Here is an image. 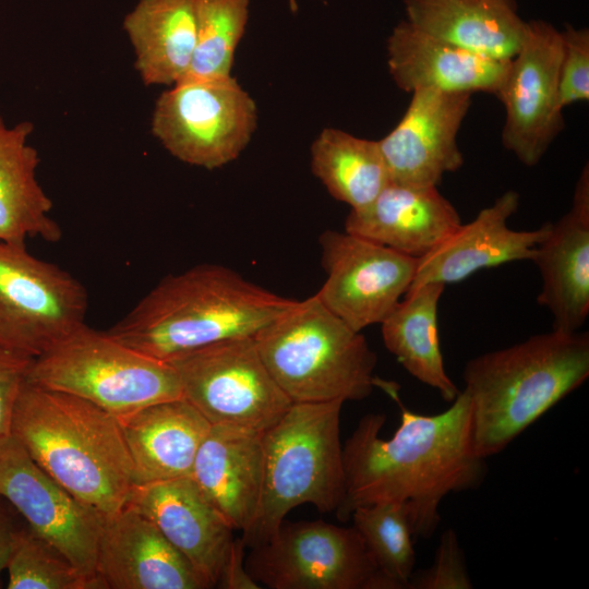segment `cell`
Segmentation results:
<instances>
[{
  "mask_svg": "<svg viewBox=\"0 0 589 589\" xmlns=\"http://www.w3.org/2000/svg\"><path fill=\"white\" fill-rule=\"evenodd\" d=\"M400 408V423L389 440L380 437L386 416H363L342 445L345 494L336 509L350 519L360 506L406 503L413 538L428 539L441 522L440 505L449 493L478 489L488 474L473 447L471 404L462 389L448 409L426 416L407 409L398 387L380 378Z\"/></svg>",
  "mask_w": 589,
  "mask_h": 589,
  "instance_id": "obj_1",
  "label": "cell"
},
{
  "mask_svg": "<svg viewBox=\"0 0 589 589\" xmlns=\"http://www.w3.org/2000/svg\"><path fill=\"white\" fill-rule=\"evenodd\" d=\"M296 301L228 267L202 264L161 279L106 332L167 362L217 341L254 336Z\"/></svg>",
  "mask_w": 589,
  "mask_h": 589,
  "instance_id": "obj_2",
  "label": "cell"
},
{
  "mask_svg": "<svg viewBox=\"0 0 589 589\" xmlns=\"http://www.w3.org/2000/svg\"><path fill=\"white\" fill-rule=\"evenodd\" d=\"M11 434L80 502L101 515L127 505L135 478L116 416L77 396L25 380Z\"/></svg>",
  "mask_w": 589,
  "mask_h": 589,
  "instance_id": "obj_3",
  "label": "cell"
},
{
  "mask_svg": "<svg viewBox=\"0 0 589 589\" xmlns=\"http://www.w3.org/2000/svg\"><path fill=\"white\" fill-rule=\"evenodd\" d=\"M588 376V333L552 329L470 359L462 378L476 453L500 454Z\"/></svg>",
  "mask_w": 589,
  "mask_h": 589,
  "instance_id": "obj_4",
  "label": "cell"
},
{
  "mask_svg": "<svg viewBox=\"0 0 589 589\" xmlns=\"http://www.w3.org/2000/svg\"><path fill=\"white\" fill-rule=\"evenodd\" d=\"M269 373L292 402L362 400L377 385L364 336L316 294L296 301L255 335Z\"/></svg>",
  "mask_w": 589,
  "mask_h": 589,
  "instance_id": "obj_5",
  "label": "cell"
},
{
  "mask_svg": "<svg viewBox=\"0 0 589 589\" xmlns=\"http://www.w3.org/2000/svg\"><path fill=\"white\" fill-rule=\"evenodd\" d=\"M344 401L292 402L263 432L264 474L261 501L247 546L271 539L288 513L312 504L336 512L345 494L340 413Z\"/></svg>",
  "mask_w": 589,
  "mask_h": 589,
  "instance_id": "obj_6",
  "label": "cell"
},
{
  "mask_svg": "<svg viewBox=\"0 0 589 589\" xmlns=\"http://www.w3.org/2000/svg\"><path fill=\"white\" fill-rule=\"evenodd\" d=\"M26 380L68 393L118 417L183 398L175 369L85 323L29 364Z\"/></svg>",
  "mask_w": 589,
  "mask_h": 589,
  "instance_id": "obj_7",
  "label": "cell"
},
{
  "mask_svg": "<svg viewBox=\"0 0 589 589\" xmlns=\"http://www.w3.org/2000/svg\"><path fill=\"white\" fill-rule=\"evenodd\" d=\"M256 124L253 98L230 75L179 81L157 98L151 127L173 157L212 170L239 157Z\"/></svg>",
  "mask_w": 589,
  "mask_h": 589,
  "instance_id": "obj_8",
  "label": "cell"
},
{
  "mask_svg": "<svg viewBox=\"0 0 589 589\" xmlns=\"http://www.w3.org/2000/svg\"><path fill=\"white\" fill-rule=\"evenodd\" d=\"M167 362L183 398L211 424L264 432L292 404L266 368L254 336L217 341Z\"/></svg>",
  "mask_w": 589,
  "mask_h": 589,
  "instance_id": "obj_9",
  "label": "cell"
},
{
  "mask_svg": "<svg viewBox=\"0 0 589 589\" xmlns=\"http://www.w3.org/2000/svg\"><path fill=\"white\" fill-rule=\"evenodd\" d=\"M244 566L269 589H390L358 531L324 520H284Z\"/></svg>",
  "mask_w": 589,
  "mask_h": 589,
  "instance_id": "obj_10",
  "label": "cell"
},
{
  "mask_svg": "<svg viewBox=\"0 0 589 589\" xmlns=\"http://www.w3.org/2000/svg\"><path fill=\"white\" fill-rule=\"evenodd\" d=\"M87 304L69 272L0 241V348L36 358L85 323Z\"/></svg>",
  "mask_w": 589,
  "mask_h": 589,
  "instance_id": "obj_11",
  "label": "cell"
},
{
  "mask_svg": "<svg viewBox=\"0 0 589 589\" xmlns=\"http://www.w3.org/2000/svg\"><path fill=\"white\" fill-rule=\"evenodd\" d=\"M0 496L37 534L64 554L92 584L96 575L101 514L44 471L12 435L0 437Z\"/></svg>",
  "mask_w": 589,
  "mask_h": 589,
  "instance_id": "obj_12",
  "label": "cell"
},
{
  "mask_svg": "<svg viewBox=\"0 0 589 589\" xmlns=\"http://www.w3.org/2000/svg\"><path fill=\"white\" fill-rule=\"evenodd\" d=\"M326 280L322 303L357 332L382 323L411 286L418 259L348 231L320 237Z\"/></svg>",
  "mask_w": 589,
  "mask_h": 589,
  "instance_id": "obj_13",
  "label": "cell"
},
{
  "mask_svg": "<svg viewBox=\"0 0 589 589\" xmlns=\"http://www.w3.org/2000/svg\"><path fill=\"white\" fill-rule=\"evenodd\" d=\"M562 34L544 21L527 22L495 96L505 108L502 142L526 166L537 165L563 128L558 104Z\"/></svg>",
  "mask_w": 589,
  "mask_h": 589,
  "instance_id": "obj_14",
  "label": "cell"
},
{
  "mask_svg": "<svg viewBox=\"0 0 589 589\" xmlns=\"http://www.w3.org/2000/svg\"><path fill=\"white\" fill-rule=\"evenodd\" d=\"M398 124L377 141L390 182L437 187L464 164L457 134L470 108L469 93L420 88Z\"/></svg>",
  "mask_w": 589,
  "mask_h": 589,
  "instance_id": "obj_15",
  "label": "cell"
},
{
  "mask_svg": "<svg viewBox=\"0 0 589 589\" xmlns=\"http://www.w3.org/2000/svg\"><path fill=\"white\" fill-rule=\"evenodd\" d=\"M96 575L103 589L209 588L158 528L128 504L101 516Z\"/></svg>",
  "mask_w": 589,
  "mask_h": 589,
  "instance_id": "obj_16",
  "label": "cell"
},
{
  "mask_svg": "<svg viewBox=\"0 0 589 589\" xmlns=\"http://www.w3.org/2000/svg\"><path fill=\"white\" fill-rule=\"evenodd\" d=\"M127 504L158 528L209 588L217 587L235 529L204 496L191 476L135 484Z\"/></svg>",
  "mask_w": 589,
  "mask_h": 589,
  "instance_id": "obj_17",
  "label": "cell"
},
{
  "mask_svg": "<svg viewBox=\"0 0 589 589\" xmlns=\"http://www.w3.org/2000/svg\"><path fill=\"white\" fill-rule=\"evenodd\" d=\"M519 206V194L509 190L481 209L476 218L459 227L435 249L418 259L408 290L423 284L461 281L476 272L514 261H532L545 238L550 223L533 230H514L509 218Z\"/></svg>",
  "mask_w": 589,
  "mask_h": 589,
  "instance_id": "obj_18",
  "label": "cell"
},
{
  "mask_svg": "<svg viewBox=\"0 0 589 589\" xmlns=\"http://www.w3.org/2000/svg\"><path fill=\"white\" fill-rule=\"evenodd\" d=\"M542 279L538 303L553 329L575 333L589 314V169L584 167L569 211L549 231L532 259Z\"/></svg>",
  "mask_w": 589,
  "mask_h": 589,
  "instance_id": "obj_19",
  "label": "cell"
},
{
  "mask_svg": "<svg viewBox=\"0 0 589 589\" xmlns=\"http://www.w3.org/2000/svg\"><path fill=\"white\" fill-rule=\"evenodd\" d=\"M509 63L433 37L406 20L394 27L387 39L389 73L406 93L436 88L495 95Z\"/></svg>",
  "mask_w": 589,
  "mask_h": 589,
  "instance_id": "obj_20",
  "label": "cell"
},
{
  "mask_svg": "<svg viewBox=\"0 0 589 589\" xmlns=\"http://www.w3.org/2000/svg\"><path fill=\"white\" fill-rule=\"evenodd\" d=\"M263 432L211 424L196 453L191 477L235 529L247 532L261 501Z\"/></svg>",
  "mask_w": 589,
  "mask_h": 589,
  "instance_id": "obj_21",
  "label": "cell"
},
{
  "mask_svg": "<svg viewBox=\"0 0 589 589\" xmlns=\"http://www.w3.org/2000/svg\"><path fill=\"white\" fill-rule=\"evenodd\" d=\"M461 224L455 206L437 187L389 182L361 209H350L345 230L420 259L435 249Z\"/></svg>",
  "mask_w": 589,
  "mask_h": 589,
  "instance_id": "obj_22",
  "label": "cell"
},
{
  "mask_svg": "<svg viewBox=\"0 0 589 589\" xmlns=\"http://www.w3.org/2000/svg\"><path fill=\"white\" fill-rule=\"evenodd\" d=\"M117 419L133 464L135 484L191 476L211 426L184 398L152 404Z\"/></svg>",
  "mask_w": 589,
  "mask_h": 589,
  "instance_id": "obj_23",
  "label": "cell"
},
{
  "mask_svg": "<svg viewBox=\"0 0 589 589\" xmlns=\"http://www.w3.org/2000/svg\"><path fill=\"white\" fill-rule=\"evenodd\" d=\"M405 10L416 28L495 59L510 60L527 31L509 0H405Z\"/></svg>",
  "mask_w": 589,
  "mask_h": 589,
  "instance_id": "obj_24",
  "label": "cell"
},
{
  "mask_svg": "<svg viewBox=\"0 0 589 589\" xmlns=\"http://www.w3.org/2000/svg\"><path fill=\"white\" fill-rule=\"evenodd\" d=\"M33 130L29 121L10 127L0 115V241L25 244L27 237H40L53 243L62 237L36 178L39 157L28 145Z\"/></svg>",
  "mask_w": 589,
  "mask_h": 589,
  "instance_id": "obj_25",
  "label": "cell"
},
{
  "mask_svg": "<svg viewBox=\"0 0 589 589\" xmlns=\"http://www.w3.org/2000/svg\"><path fill=\"white\" fill-rule=\"evenodd\" d=\"M123 29L145 85L172 86L183 79L196 44L194 0H139Z\"/></svg>",
  "mask_w": 589,
  "mask_h": 589,
  "instance_id": "obj_26",
  "label": "cell"
},
{
  "mask_svg": "<svg viewBox=\"0 0 589 589\" xmlns=\"http://www.w3.org/2000/svg\"><path fill=\"white\" fill-rule=\"evenodd\" d=\"M444 289L443 284L429 283L408 290L381 324L385 347L404 369L452 402L460 390L441 351L437 306Z\"/></svg>",
  "mask_w": 589,
  "mask_h": 589,
  "instance_id": "obj_27",
  "label": "cell"
},
{
  "mask_svg": "<svg viewBox=\"0 0 589 589\" xmlns=\"http://www.w3.org/2000/svg\"><path fill=\"white\" fill-rule=\"evenodd\" d=\"M311 169L337 201L351 209L372 203L390 182L377 141L324 129L311 145Z\"/></svg>",
  "mask_w": 589,
  "mask_h": 589,
  "instance_id": "obj_28",
  "label": "cell"
},
{
  "mask_svg": "<svg viewBox=\"0 0 589 589\" xmlns=\"http://www.w3.org/2000/svg\"><path fill=\"white\" fill-rule=\"evenodd\" d=\"M350 519L390 589L408 588L416 554L406 503L360 506L351 513Z\"/></svg>",
  "mask_w": 589,
  "mask_h": 589,
  "instance_id": "obj_29",
  "label": "cell"
},
{
  "mask_svg": "<svg viewBox=\"0 0 589 589\" xmlns=\"http://www.w3.org/2000/svg\"><path fill=\"white\" fill-rule=\"evenodd\" d=\"M194 2L196 44L190 69L182 80L230 76L235 52L248 23L249 0Z\"/></svg>",
  "mask_w": 589,
  "mask_h": 589,
  "instance_id": "obj_30",
  "label": "cell"
},
{
  "mask_svg": "<svg viewBox=\"0 0 589 589\" xmlns=\"http://www.w3.org/2000/svg\"><path fill=\"white\" fill-rule=\"evenodd\" d=\"M5 569L8 589H94L64 554L27 525L15 533Z\"/></svg>",
  "mask_w": 589,
  "mask_h": 589,
  "instance_id": "obj_31",
  "label": "cell"
},
{
  "mask_svg": "<svg viewBox=\"0 0 589 589\" xmlns=\"http://www.w3.org/2000/svg\"><path fill=\"white\" fill-rule=\"evenodd\" d=\"M561 34L558 104L564 109L589 99V31L566 25Z\"/></svg>",
  "mask_w": 589,
  "mask_h": 589,
  "instance_id": "obj_32",
  "label": "cell"
},
{
  "mask_svg": "<svg viewBox=\"0 0 589 589\" xmlns=\"http://www.w3.org/2000/svg\"><path fill=\"white\" fill-rule=\"evenodd\" d=\"M473 588L466 557L453 529L445 530L429 568L413 572L408 589H470Z\"/></svg>",
  "mask_w": 589,
  "mask_h": 589,
  "instance_id": "obj_33",
  "label": "cell"
},
{
  "mask_svg": "<svg viewBox=\"0 0 589 589\" xmlns=\"http://www.w3.org/2000/svg\"><path fill=\"white\" fill-rule=\"evenodd\" d=\"M32 360L0 348V437L11 434L14 406Z\"/></svg>",
  "mask_w": 589,
  "mask_h": 589,
  "instance_id": "obj_34",
  "label": "cell"
},
{
  "mask_svg": "<svg viewBox=\"0 0 589 589\" xmlns=\"http://www.w3.org/2000/svg\"><path fill=\"white\" fill-rule=\"evenodd\" d=\"M245 543L235 538L217 587L223 589H259L261 586L249 575L244 566Z\"/></svg>",
  "mask_w": 589,
  "mask_h": 589,
  "instance_id": "obj_35",
  "label": "cell"
},
{
  "mask_svg": "<svg viewBox=\"0 0 589 589\" xmlns=\"http://www.w3.org/2000/svg\"><path fill=\"white\" fill-rule=\"evenodd\" d=\"M16 510L0 496V578L5 569L16 531L21 528L14 514Z\"/></svg>",
  "mask_w": 589,
  "mask_h": 589,
  "instance_id": "obj_36",
  "label": "cell"
}]
</instances>
